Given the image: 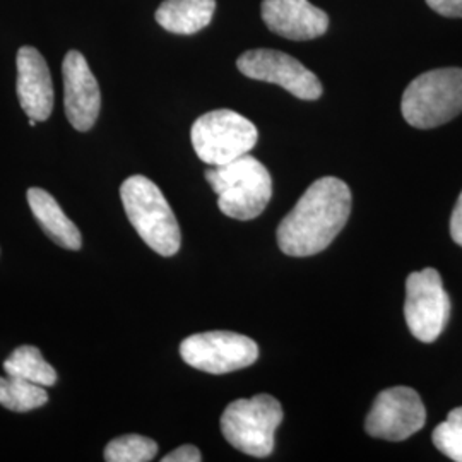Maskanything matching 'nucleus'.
Instances as JSON below:
<instances>
[{
	"label": "nucleus",
	"instance_id": "f257e3e1",
	"mask_svg": "<svg viewBox=\"0 0 462 462\" xmlns=\"http://www.w3.org/2000/svg\"><path fill=\"white\" fill-rule=\"evenodd\" d=\"M351 213V190L336 177L315 180L281 221L278 245L286 255L309 257L329 247Z\"/></svg>",
	"mask_w": 462,
	"mask_h": 462
},
{
	"label": "nucleus",
	"instance_id": "f03ea898",
	"mask_svg": "<svg viewBox=\"0 0 462 462\" xmlns=\"http://www.w3.org/2000/svg\"><path fill=\"white\" fill-rule=\"evenodd\" d=\"M206 180L217 194L221 213L238 221L263 215L273 198V179L267 168L250 154L209 168Z\"/></svg>",
	"mask_w": 462,
	"mask_h": 462
},
{
	"label": "nucleus",
	"instance_id": "7ed1b4c3",
	"mask_svg": "<svg viewBox=\"0 0 462 462\" xmlns=\"http://www.w3.org/2000/svg\"><path fill=\"white\" fill-rule=\"evenodd\" d=\"M125 215L149 248L163 257L180 250L182 235L163 192L143 175L129 177L120 187Z\"/></svg>",
	"mask_w": 462,
	"mask_h": 462
},
{
	"label": "nucleus",
	"instance_id": "20e7f679",
	"mask_svg": "<svg viewBox=\"0 0 462 462\" xmlns=\"http://www.w3.org/2000/svg\"><path fill=\"white\" fill-rule=\"evenodd\" d=\"M401 110L404 120L416 129L444 125L462 114V69H433L406 88Z\"/></svg>",
	"mask_w": 462,
	"mask_h": 462
},
{
	"label": "nucleus",
	"instance_id": "39448f33",
	"mask_svg": "<svg viewBox=\"0 0 462 462\" xmlns=\"http://www.w3.org/2000/svg\"><path fill=\"white\" fill-rule=\"evenodd\" d=\"M282 421L276 397L259 394L236 399L221 416V431L231 446L254 457H267L274 450V435Z\"/></svg>",
	"mask_w": 462,
	"mask_h": 462
},
{
	"label": "nucleus",
	"instance_id": "423d86ee",
	"mask_svg": "<svg viewBox=\"0 0 462 462\" xmlns=\"http://www.w3.org/2000/svg\"><path fill=\"white\" fill-rule=\"evenodd\" d=\"M192 146L206 165H226L257 144V127L233 110L208 112L192 125Z\"/></svg>",
	"mask_w": 462,
	"mask_h": 462
},
{
	"label": "nucleus",
	"instance_id": "0eeeda50",
	"mask_svg": "<svg viewBox=\"0 0 462 462\" xmlns=\"http://www.w3.org/2000/svg\"><path fill=\"white\" fill-rule=\"evenodd\" d=\"M180 356L185 364L200 372L223 375L255 364L259 358V346L244 334L211 330L183 339Z\"/></svg>",
	"mask_w": 462,
	"mask_h": 462
},
{
	"label": "nucleus",
	"instance_id": "6e6552de",
	"mask_svg": "<svg viewBox=\"0 0 462 462\" xmlns=\"http://www.w3.org/2000/svg\"><path fill=\"white\" fill-rule=\"evenodd\" d=\"M406 324L421 343H433L446 329L450 317V298L437 269L411 273L406 281Z\"/></svg>",
	"mask_w": 462,
	"mask_h": 462
},
{
	"label": "nucleus",
	"instance_id": "1a4fd4ad",
	"mask_svg": "<svg viewBox=\"0 0 462 462\" xmlns=\"http://www.w3.org/2000/svg\"><path fill=\"white\" fill-rule=\"evenodd\" d=\"M427 410L420 394L411 387H391L382 391L366 416V433L389 440L402 442L425 427Z\"/></svg>",
	"mask_w": 462,
	"mask_h": 462
},
{
	"label": "nucleus",
	"instance_id": "9d476101",
	"mask_svg": "<svg viewBox=\"0 0 462 462\" xmlns=\"http://www.w3.org/2000/svg\"><path fill=\"white\" fill-rule=\"evenodd\" d=\"M238 70L250 79L278 84L293 97L314 101L322 95V84L297 59L278 50H248L236 60Z\"/></svg>",
	"mask_w": 462,
	"mask_h": 462
},
{
	"label": "nucleus",
	"instance_id": "9b49d317",
	"mask_svg": "<svg viewBox=\"0 0 462 462\" xmlns=\"http://www.w3.org/2000/svg\"><path fill=\"white\" fill-rule=\"evenodd\" d=\"M62 76L67 120L76 131L86 133L97 124L101 110L98 81L83 53L76 50L67 53L62 64Z\"/></svg>",
	"mask_w": 462,
	"mask_h": 462
},
{
	"label": "nucleus",
	"instance_id": "f8f14e48",
	"mask_svg": "<svg viewBox=\"0 0 462 462\" xmlns=\"http://www.w3.org/2000/svg\"><path fill=\"white\" fill-rule=\"evenodd\" d=\"M17 98L24 114L36 122L49 120L55 103L53 84L43 55L33 47L17 51Z\"/></svg>",
	"mask_w": 462,
	"mask_h": 462
},
{
	"label": "nucleus",
	"instance_id": "ddd939ff",
	"mask_svg": "<svg viewBox=\"0 0 462 462\" xmlns=\"http://www.w3.org/2000/svg\"><path fill=\"white\" fill-rule=\"evenodd\" d=\"M263 19L273 33L305 42L328 32L329 16L309 0H263Z\"/></svg>",
	"mask_w": 462,
	"mask_h": 462
},
{
	"label": "nucleus",
	"instance_id": "4468645a",
	"mask_svg": "<svg viewBox=\"0 0 462 462\" xmlns=\"http://www.w3.org/2000/svg\"><path fill=\"white\" fill-rule=\"evenodd\" d=\"M28 202L38 225L47 233L50 240L67 250H79L83 247L81 231L67 217L59 202L47 190L40 187L30 189Z\"/></svg>",
	"mask_w": 462,
	"mask_h": 462
},
{
	"label": "nucleus",
	"instance_id": "2eb2a0df",
	"mask_svg": "<svg viewBox=\"0 0 462 462\" xmlns=\"http://www.w3.org/2000/svg\"><path fill=\"white\" fill-rule=\"evenodd\" d=\"M216 11V0H165L156 11V23L166 32L194 34L204 30Z\"/></svg>",
	"mask_w": 462,
	"mask_h": 462
},
{
	"label": "nucleus",
	"instance_id": "dca6fc26",
	"mask_svg": "<svg viewBox=\"0 0 462 462\" xmlns=\"http://www.w3.org/2000/svg\"><path fill=\"white\" fill-rule=\"evenodd\" d=\"M7 375L30 380L42 387H51L57 382V372L45 362L40 349L32 345H23L13 351V355L4 362Z\"/></svg>",
	"mask_w": 462,
	"mask_h": 462
},
{
	"label": "nucleus",
	"instance_id": "f3484780",
	"mask_svg": "<svg viewBox=\"0 0 462 462\" xmlns=\"http://www.w3.org/2000/svg\"><path fill=\"white\" fill-rule=\"evenodd\" d=\"M47 401L45 387L14 375L0 377V406L14 413H28L45 406Z\"/></svg>",
	"mask_w": 462,
	"mask_h": 462
},
{
	"label": "nucleus",
	"instance_id": "a211bd4d",
	"mask_svg": "<svg viewBox=\"0 0 462 462\" xmlns=\"http://www.w3.org/2000/svg\"><path fill=\"white\" fill-rule=\"evenodd\" d=\"M158 454V444L143 435H122L105 447V461L148 462Z\"/></svg>",
	"mask_w": 462,
	"mask_h": 462
},
{
	"label": "nucleus",
	"instance_id": "6ab92c4d",
	"mask_svg": "<svg viewBox=\"0 0 462 462\" xmlns=\"http://www.w3.org/2000/svg\"><path fill=\"white\" fill-rule=\"evenodd\" d=\"M435 447L452 461L462 462V408L452 410L431 433Z\"/></svg>",
	"mask_w": 462,
	"mask_h": 462
},
{
	"label": "nucleus",
	"instance_id": "aec40b11",
	"mask_svg": "<svg viewBox=\"0 0 462 462\" xmlns=\"http://www.w3.org/2000/svg\"><path fill=\"white\" fill-rule=\"evenodd\" d=\"M163 462H200L202 456L198 447L194 446H182L175 448L173 452L166 454L165 457L162 459Z\"/></svg>",
	"mask_w": 462,
	"mask_h": 462
},
{
	"label": "nucleus",
	"instance_id": "412c9836",
	"mask_svg": "<svg viewBox=\"0 0 462 462\" xmlns=\"http://www.w3.org/2000/svg\"><path fill=\"white\" fill-rule=\"evenodd\" d=\"M430 7L446 17H462V0H427Z\"/></svg>",
	"mask_w": 462,
	"mask_h": 462
},
{
	"label": "nucleus",
	"instance_id": "4be33fe9",
	"mask_svg": "<svg viewBox=\"0 0 462 462\" xmlns=\"http://www.w3.org/2000/svg\"><path fill=\"white\" fill-rule=\"evenodd\" d=\"M450 235H452V240L459 247H462V192L456 202L452 217H450Z\"/></svg>",
	"mask_w": 462,
	"mask_h": 462
}]
</instances>
